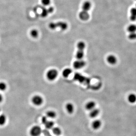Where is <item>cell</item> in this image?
I'll return each mask as SVG.
<instances>
[{"label":"cell","instance_id":"cell-1","mask_svg":"<svg viewBox=\"0 0 136 136\" xmlns=\"http://www.w3.org/2000/svg\"><path fill=\"white\" fill-rule=\"evenodd\" d=\"M48 27L52 30H55L57 28H59L61 30H66L68 28L67 23L65 22L60 21L57 23H51L48 25Z\"/></svg>","mask_w":136,"mask_h":136},{"label":"cell","instance_id":"cell-2","mask_svg":"<svg viewBox=\"0 0 136 136\" xmlns=\"http://www.w3.org/2000/svg\"><path fill=\"white\" fill-rule=\"evenodd\" d=\"M58 72L55 69H51L48 71L46 73V77L47 79L50 81H53L56 79L58 76Z\"/></svg>","mask_w":136,"mask_h":136},{"label":"cell","instance_id":"cell-3","mask_svg":"<svg viewBox=\"0 0 136 136\" xmlns=\"http://www.w3.org/2000/svg\"><path fill=\"white\" fill-rule=\"evenodd\" d=\"M42 129L38 126H34L32 127L29 131L31 136H39L42 133Z\"/></svg>","mask_w":136,"mask_h":136},{"label":"cell","instance_id":"cell-4","mask_svg":"<svg viewBox=\"0 0 136 136\" xmlns=\"http://www.w3.org/2000/svg\"><path fill=\"white\" fill-rule=\"evenodd\" d=\"M32 103L35 106H41L43 103L44 99L42 96L40 95H35L31 99Z\"/></svg>","mask_w":136,"mask_h":136},{"label":"cell","instance_id":"cell-5","mask_svg":"<svg viewBox=\"0 0 136 136\" xmlns=\"http://www.w3.org/2000/svg\"><path fill=\"white\" fill-rule=\"evenodd\" d=\"M86 65V62L83 59H77L74 62L73 65L75 69L79 70L84 68Z\"/></svg>","mask_w":136,"mask_h":136},{"label":"cell","instance_id":"cell-6","mask_svg":"<svg viewBox=\"0 0 136 136\" xmlns=\"http://www.w3.org/2000/svg\"><path fill=\"white\" fill-rule=\"evenodd\" d=\"M107 63L110 65H114L117 63V58L116 56L113 54L109 55L107 57Z\"/></svg>","mask_w":136,"mask_h":136},{"label":"cell","instance_id":"cell-7","mask_svg":"<svg viewBox=\"0 0 136 136\" xmlns=\"http://www.w3.org/2000/svg\"><path fill=\"white\" fill-rule=\"evenodd\" d=\"M79 19L83 21H87L90 18V15L88 12L82 10L79 14Z\"/></svg>","mask_w":136,"mask_h":136},{"label":"cell","instance_id":"cell-8","mask_svg":"<svg viewBox=\"0 0 136 136\" xmlns=\"http://www.w3.org/2000/svg\"><path fill=\"white\" fill-rule=\"evenodd\" d=\"M65 108L67 112L69 114H71L74 111V106L71 103H68L66 104L65 106Z\"/></svg>","mask_w":136,"mask_h":136},{"label":"cell","instance_id":"cell-9","mask_svg":"<svg viewBox=\"0 0 136 136\" xmlns=\"http://www.w3.org/2000/svg\"><path fill=\"white\" fill-rule=\"evenodd\" d=\"M96 104L95 102L93 101L88 102L85 105V109L87 111H91L95 108Z\"/></svg>","mask_w":136,"mask_h":136},{"label":"cell","instance_id":"cell-10","mask_svg":"<svg viewBox=\"0 0 136 136\" xmlns=\"http://www.w3.org/2000/svg\"><path fill=\"white\" fill-rule=\"evenodd\" d=\"M101 121L99 119H95L91 124L92 128L94 130H98L101 127Z\"/></svg>","mask_w":136,"mask_h":136},{"label":"cell","instance_id":"cell-11","mask_svg":"<svg viewBox=\"0 0 136 136\" xmlns=\"http://www.w3.org/2000/svg\"><path fill=\"white\" fill-rule=\"evenodd\" d=\"M100 113V111L98 108H94L91 111H90L89 113V116L91 118H94L98 116Z\"/></svg>","mask_w":136,"mask_h":136},{"label":"cell","instance_id":"cell-12","mask_svg":"<svg viewBox=\"0 0 136 136\" xmlns=\"http://www.w3.org/2000/svg\"><path fill=\"white\" fill-rule=\"evenodd\" d=\"M91 3L90 1H86L82 5V10L84 11H88L91 10Z\"/></svg>","mask_w":136,"mask_h":136},{"label":"cell","instance_id":"cell-13","mask_svg":"<svg viewBox=\"0 0 136 136\" xmlns=\"http://www.w3.org/2000/svg\"><path fill=\"white\" fill-rule=\"evenodd\" d=\"M127 100L130 103L134 104L136 102V94L131 93L127 96Z\"/></svg>","mask_w":136,"mask_h":136},{"label":"cell","instance_id":"cell-14","mask_svg":"<svg viewBox=\"0 0 136 136\" xmlns=\"http://www.w3.org/2000/svg\"><path fill=\"white\" fill-rule=\"evenodd\" d=\"M72 70L70 68H66L63 70L62 72V75L64 78H67L71 74Z\"/></svg>","mask_w":136,"mask_h":136},{"label":"cell","instance_id":"cell-15","mask_svg":"<svg viewBox=\"0 0 136 136\" xmlns=\"http://www.w3.org/2000/svg\"><path fill=\"white\" fill-rule=\"evenodd\" d=\"M46 115L47 118L53 119L56 117L57 114L55 112H54V111H49L46 112Z\"/></svg>","mask_w":136,"mask_h":136},{"label":"cell","instance_id":"cell-16","mask_svg":"<svg viewBox=\"0 0 136 136\" xmlns=\"http://www.w3.org/2000/svg\"><path fill=\"white\" fill-rule=\"evenodd\" d=\"M84 56V51L78 50L76 53V58L77 59H83Z\"/></svg>","mask_w":136,"mask_h":136},{"label":"cell","instance_id":"cell-17","mask_svg":"<svg viewBox=\"0 0 136 136\" xmlns=\"http://www.w3.org/2000/svg\"><path fill=\"white\" fill-rule=\"evenodd\" d=\"M54 122L53 121L48 120L44 125H45V127L46 129H52V128L54 127Z\"/></svg>","mask_w":136,"mask_h":136},{"label":"cell","instance_id":"cell-18","mask_svg":"<svg viewBox=\"0 0 136 136\" xmlns=\"http://www.w3.org/2000/svg\"><path fill=\"white\" fill-rule=\"evenodd\" d=\"M86 44L83 41H79L78 43L77 44V47L78 48V50H85L86 48Z\"/></svg>","mask_w":136,"mask_h":136},{"label":"cell","instance_id":"cell-19","mask_svg":"<svg viewBox=\"0 0 136 136\" xmlns=\"http://www.w3.org/2000/svg\"><path fill=\"white\" fill-rule=\"evenodd\" d=\"M52 132L54 135L57 136H59L62 134V131L61 129L58 127H54L52 128Z\"/></svg>","mask_w":136,"mask_h":136},{"label":"cell","instance_id":"cell-20","mask_svg":"<svg viewBox=\"0 0 136 136\" xmlns=\"http://www.w3.org/2000/svg\"><path fill=\"white\" fill-rule=\"evenodd\" d=\"M7 118L4 114L0 115V126H3L5 125L6 122Z\"/></svg>","mask_w":136,"mask_h":136},{"label":"cell","instance_id":"cell-21","mask_svg":"<svg viewBox=\"0 0 136 136\" xmlns=\"http://www.w3.org/2000/svg\"><path fill=\"white\" fill-rule=\"evenodd\" d=\"M127 30L129 33L136 32V25L131 24L127 27Z\"/></svg>","mask_w":136,"mask_h":136},{"label":"cell","instance_id":"cell-22","mask_svg":"<svg viewBox=\"0 0 136 136\" xmlns=\"http://www.w3.org/2000/svg\"><path fill=\"white\" fill-rule=\"evenodd\" d=\"M30 35L33 38H36L39 36L38 31L36 29H33L31 31Z\"/></svg>","mask_w":136,"mask_h":136},{"label":"cell","instance_id":"cell-23","mask_svg":"<svg viewBox=\"0 0 136 136\" xmlns=\"http://www.w3.org/2000/svg\"><path fill=\"white\" fill-rule=\"evenodd\" d=\"M49 14L50 13L48 11V9L43 8L42 10V13H41V16L43 18H46L48 16Z\"/></svg>","mask_w":136,"mask_h":136},{"label":"cell","instance_id":"cell-24","mask_svg":"<svg viewBox=\"0 0 136 136\" xmlns=\"http://www.w3.org/2000/svg\"><path fill=\"white\" fill-rule=\"evenodd\" d=\"M7 88V85L5 83L3 82H0V91H5Z\"/></svg>","mask_w":136,"mask_h":136},{"label":"cell","instance_id":"cell-25","mask_svg":"<svg viewBox=\"0 0 136 136\" xmlns=\"http://www.w3.org/2000/svg\"><path fill=\"white\" fill-rule=\"evenodd\" d=\"M128 37V38L130 40H135V39H136V32L129 33Z\"/></svg>","mask_w":136,"mask_h":136},{"label":"cell","instance_id":"cell-26","mask_svg":"<svg viewBox=\"0 0 136 136\" xmlns=\"http://www.w3.org/2000/svg\"><path fill=\"white\" fill-rule=\"evenodd\" d=\"M41 3L44 6L49 5L51 3V0H41Z\"/></svg>","mask_w":136,"mask_h":136},{"label":"cell","instance_id":"cell-27","mask_svg":"<svg viewBox=\"0 0 136 136\" xmlns=\"http://www.w3.org/2000/svg\"><path fill=\"white\" fill-rule=\"evenodd\" d=\"M131 15L136 16V8H133L131 10Z\"/></svg>","mask_w":136,"mask_h":136},{"label":"cell","instance_id":"cell-28","mask_svg":"<svg viewBox=\"0 0 136 136\" xmlns=\"http://www.w3.org/2000/svg\"><path fill=\"white\" fill-rule=\"evenodd\" d=\"M48 119L46 116H44L42 118V122L43 124H45V122L47 121Z\"/></svg>","mask_w":136,"mask_h":136},{"label":"cell","instance_id":"cell-29","mask_svg":"<svg viewBox=\"0 0 136 136\" xmlns=\"http://www.w3.org/2000/svg\"><path fill=\"white\" fill-rule=\"evenodd\" d=\"M130 19L132 21H135L136 20V16H135L132 15H131V16L130 17Z\"/></svg>","mask_w":136,"mask_h":136},{"label":"cell","instance_id":"cell-30","mask_svg":"<svg viewBox=\"0 0 136 136\" xmlns=\"http://www.w3.org/2000/svg\"><path fill=\"white\" fill-rule=\"evenodd\" d=\"M3 100V97L2 95L0 93V103H1L2 101Z\"/></svg>","mask_w":136,"mask_h":136},{"label":"cell","instance_id":"cell-31","mask_svg":"<svg viewBox=\"0 0 136 136\" xmlns=\"http://www.w3.org/2000/svg\"></svg>","mask_w":136,"mask_h":136}]
</instances>
